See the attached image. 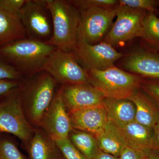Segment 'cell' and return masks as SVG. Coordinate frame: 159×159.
<instances>
[{"mask_svg": "<svg viewBox=\"0 0 159 159\" xmlns=\"http://www.w3.org/2000/svg\"><path fill=\"white\" fill-rule=\"evenodd\" d=\"M54 46L29 38L13 41L0 47V57L22 74L29 77L44 71Z\"/></svg>", "mask_w": 159, "mask_h": 159, "instance_id": "obj_1", "label": "cell"}, {"mask_svg": "<svg viewBox=\"0 0 159 159\" xmlns=\"http://www.w3.org/2000/svg\"><path fill=\"white\" fill-rule=\"evenodd\" d=\"M57 83L45 71L29 77L19 88L21 103L28 121L34 129L40 128L46 111L54 98Z\"/></svg>", "mask_w": 159, "mask_h": 159, "instance_id": "obj_2", "label": "cell"}, {"mask_svg": "<svg viewBox=\"0 0 159 159\" xmlns=\"http://www.w3.org/2000/svg\"><path fill=\"white\" fill-rule=\"evenodd\" d=\"M52 20V36L47 42L57 49L73 52L78 43L80 12L69 1L46 0Z\"/></svg>", "mask_w": 159, "mask_h": 159, "instance_id": "obj_3", "label": "cell"}, {"mask_svg": "<svg viewBox=\"0 0 159 159\" xmlns=\"http://www.w3.org/2000/svg\"><path fill=\"white\" fill-rule=\"evenodd\" d=\"M89 81L105 98L128 99L140 89L142 80L115 66L104 70H87Z\"/></svg>", "mask_w": 159, "mask_h": 159, "instance_id": "obj_4", "label": "cell"}, {"mask_svg": "<svg viewBox=\"0 0 159 159\" xmlns=\"http://www.w3.org/2000/svg\"><path fill=\"white\" fill-rule=\"evenodd\" d=\"M117 6L97 7L80 10L78 42L90 44L101 42L109 31L113 20L116 16Z\"/></svg>", "mask_w": 159, "mask_h": 159, "instance_id": "obj_5", "label": "cell"}, {"mask_svg": "<svg viewBox=\"0 0 159 159\" xmlns=\"http://www.w3.org/2000/svg\"><path fill=\"white\" fill-rule=\"evenodd\" d=\"M19 88L0 101V132L12 134L27 143L32 138L35 129L30 124L24 113Z\"/></svg>", "mask_w": 159, "mask_h": 159, "instance_id": "obj_6", "label": "cell"}, {"mask_svg": "<svg viewBox=\"0 0 159 159\" xmlns=\"http://www.w3.org/2000/svg\"><path fill=\"white\" fill-rule=\"evenodd\" d=\"M147 11L123 5L117 6L116 20L103 42L114 47L140 37Z\"/></svg>", "mask_w": 159, "mask_h": 159, "instance_id": "obj_7", "label": "cell"}, {"mask_svg": "<svg viewBox=\"0 0 159 159\" xmlns=\"http://www.w3.org/2000/svg\"><path fill=\"white\" fill-rule=\"evenodd\" d=\"M44 71L63 85L89 83L87 71L80 65L74 52L56 49L46 63Z\"/></svg>", "mask_w": 159, "mask_h": 159, "instance_id": "obj_8", "label": "cell"}, {"mask_svg": "<svg viewBox=\"0 0 159 159\" xmlns=\"http://www.w3.org/2000/svg\"><path fill=\"white\" fill-rule=\"evenodd\" d=\"M51 16L46 0H26L19 18L26 36L32 39L48 42L52 35Z\"/></svg>", "mask_w": 159, "mask_h": 159, "instance_id": "obj_9", "label": "cell"}, {"mask_svg": "<svg viewBox=\"0 0 159 159\" xmlns=\"http://www.w3.org/2000/svg\"><path fill=\"white\" fill-rule=\"evenodd\" d=\"M73 52L85 66V69L98 70H104L114 66L117 60L124 56L103 41L96 44L78 42Z\"/></svg>", "mask_w": 159, "mask_h": 159, "instance_id": "obj_10", "label": "cell"}, {"mask_svg": "<svg viewBox=\"0 0 159 159\" xmlns=\"http://www.w3.org/2000/svg\"><path fill=\"white\" fill-rule=\"evenodd\" d=\"M40 128L54 141L68 138L73 128L60 90L44 114Z\"/></svg>", "mask_w": 159, "mask_h": 159, "instance_id": "obj_11", "label": "cell"}, {"mask_svg": "<svg viewBox=\"0 0 159 159\" xmlns=\"http://www.w3.org/2000/svg\"><path fill=\"white\" fill-rule=\"evenodd\" d=\"M59 90L68 113L102 105L105 98L89 83L64 85Z\"/></svg>", "mask_w": 159, "mask_h": 159, "instance_id": "obj_12", "label": "cell"}, {"mask_svg": "<svg viewBox=\"0 0 159 159\" xmlns=\"http://www.w3.org/2000/svg\"><path fill=\"white\" fill-rule=\"evenodd\" d=\"M68 114L73 129L85 132L94 136L102 131L108 123L103 103L98 106L73 111Z\"/></svg>", "mask_w": 159, "mask_h": 159, "instance_id": "obj_13", "label": "cell"}, {"mask_svg": "<svg viewBox=\"0 0 159 159\" xmlns=\"http://www.w3.org/2000/svg\"><path fill=\"white\" fill-rule=\"evenodd\" d=\"M132 74L151 80H159V54L140 50L125 57L122 64Z\"/></svg>", "mask_w": 159, "mask_h": 159, "instance_id": "obj_14", "label": "cell"}, {"mask_svg": "<svg viewBox=\"0 0 159 159\" xmlns=\"http://www.w3.org/2000/svg\"><path fill=\"white\" fill-rule=\"evenodd\" d=\"M117 128L126 146L143 151L154 150L153 129L135 121Z\"/></svg>", "mask_w": 159, "mask_h": 159, "instance_id": "obj_15", "label": "cell"}, {"mask_svg": "<svg viewBox=\"0 0 159 159\" xmlns=\"http://www.w3.org/2000/svg\"><path fill=\"white\" fill-rule=\"evenodd\" d=\"M128 99L136 107L135 121L153 129L159 121V107L141 88L137 90Z\"/></svg>", "mask_w": 159, "mask_h": 159, "instance_id": "obj_16", "label": "cell"}, {"mask_svg": "<svg viewBox=\"0 0 159 159\" xmlns=\"http://www.w3.org/2000/svg\"><path fill=\"white\" fill-rule=\"evenodd\" d=\"M27 143L29 159H63L55 141L42 129H35Z\"/></svg>", "mask_w": 159, "mask_h": 159, "instance_id": "obj_17", "label": "cell"}, {"mask_svg": "<svg viewBox=\"0 0 159 159\" xmlns=\"http://www.w3.org/2000/svg\"><path fill=\"white\" fill-rule=\"evenodd\" d=\"M103 106L108 122L121 127L135 121L136 107L129 99L105 98Z\"/></svg>", "mask_w": 159, "mask_h": 159, "instance_id": "obj_18", "label": "cell"}, {"mask_svg": "<svg viewBox=\"0 0 159 159\" xmlns=\"http://www.w3.org/2000/svg\"><path fill=\"white\" fill-rule=\"evenodd\" d=\"M94 137L100 150L117 157L125 145L119 129L109 122L103 130Z\"/></svg>", "mask_w": 159, "mask_h": 159, "instance_id": "obj_19", "label": "cell"}, {"mask_svg": "<svg viewBox=\"0 0 159 159\" xmlns=\"http://www.w3.org/2000/svg\"><path fill=\"white\" fill-rule=\"evenodd\" d=\"M26 37L25 31L19 18L0 9V47Z\"/></svg>", "mask_w": 159, "mask_h": 159, "instance_id": "obj_20", "label": "cell"}, {"mask_svg": "<svg viewBox=\"0 0 159 159\" xmlns=\"http://www.w3.org/2000/svg\"><path fill=\"white\" fill-rule=\"evenodd\" d=\"M68 138L87 159H94L100 150L97 139L90 134L73 129Z\"/></svg>", "mask_w": 159, "mask_h": 159, "instance_id": "obj_21", "label": "cell"}, {"mask_svg": "<svg viewBox=\"0 0 159 159\" xmlns=\"http://www.w3.org/2000/svg\"><path fill=\"white\" fill-rule=\"evenodd\" d=\"M140 38L151 47L159 51V19L153 12H147Z\"/></svg>", "mask_w": 159, "mask_h": 159, "instance_id": "obj_22", "label": "cell"}, {"mask_svg": "<svg viewBox=\"0 0 159 159\" xmlns=\"http://www.w3.org/2000/svg\"><path fill=\"white\" fill-rule=\"evenodd\" d=\"M55 141L64 159H87L72 143L69 138Z\"/></svg>", "mask_w": 159, "mask_h": 159, "instance_id": "obj_23", "label": "cell"}, {"mask_svg": "<svg viewBox=\"0 0 159 159\" xmlns=\"http://www.w3.org/2000/svg\"><path fill=\"white\" fill-rule=\"evenodd\" d=\"M69 1L79 11L97 7H115L119 5V1L116 0H73Z\"/></svg>", "mask_w": 159, "mask_h": 159, "instance_id": "obj_24", "label": "cell"}, {"mask_svg": "<svg viewBox=\"0 0 159 159\" xmlns=\"http://www.w3.org/2000/svg\"><path fill=\"white\" fill-rule=\"evenodd\" d=\"M0 159H27L13 142L8 139L0 140Z\"/></svg>", "mask_w": 159, "mask_h": 159, "instance_id": "obj_25", "label": "cell"}, {"mask_svg": "<svg viewBox=\"0 0 159 159\" xmlns=\"http://www.w3.org/2000/svg\"><path fill=\"white\" fill-rule=\"evenodd\" d=\"M119 4L134 8L144 10L155 13L159 5V1L156 0H119Z\"/></svg>", "mask_w": 159, "mask_h": 159, "instance_id": "obj_26", "label": "cell"}, {"mask_svg": "<svg viewBox=\"0 0 159 159\" xmlns=\"http://www.w3.org/2000/svg\"><path fill=\"white\" fill-rule=\"evenodd\" d=\"M22 77L13 66L0 57V80H20Z\"/></svg>", "mask_w": 159, "mask_h": 159, "instance_id": "obj_27", "label": "cell"}, {"mask_svg": "<svg viewBox=\"0 0 159 159\" xmlns=\"http://www.w3.org/2000/svg\"><path fill=\"white\" fill-rule=\"evenodd\" d=\"M140 88L159 107V80H142Z\"/></svg>", "mask_w": 159, "mask_h": 159, "instance_id": "obj_28", "label": "cell"}, {"mask_svg": "<svg viewBox=\"0 0 159 159\" xmlns=\"http://www.w3.org/2000/svg\"><path fill=\"white\" fill-rule=\"evenodd\" d=\"M26 2V0H0V9L19 17L20 11Z\"/></svg>", "mask_w": 159, "mask_h": 159, "instance_id": "obj_29", "label": "cell"}, {"mask_svg": "<svg viewBox=\"0 0 159 159\" xmlns=\"http://www.w3.org/2000/svg\"><path fill=\"white\" fill-rule=\"evenodd\" d=\"M21 84L20 80H0V98L9 96L19 88Z\"/></svg>", "mask_w": 159, "mask_h": 159, "instance_id": "obj_30", "label": "cell"}, {"mask_svg": "<svg viewBox=\"0 0 159 159\" xmlns=\"http://www.w3.org/2000/svg\"><path fill=\"white\" fill-rule=\"evenodd\" d=\"M148 151L138 150L125 145L122 148L119 159H145Z\"/></svg>", "mask_w": 159, "mask_h": 159, "instance_id": "obj_31", "label": "cell"}, {"mask_svg": "<svg viewBox=\"0 0 159 159\" xmlns=\"http://www.w3.org/2000/svg\"><path fill=\"white\" fill-rule=\"evenodd\" d=\"M153 149L159 152V121L153 128Z\"/></svg>", "mask_w": 159, "mask_h": 159, "instance_id": "obj_32", "label": "cell"}, {"mask_svg": "<svg viewBox=\"0 0 159 159\" xmlns=\"http://www.w3.org/2000/svg\"><path fill=\"white\" fill-rule=\"evenodd\" d=\"M94 159H119V157L105 153L99 150Z\"/></svg>", "mask_w": 159, "mask_h": 159, "instance_id": "obj_33", "label": "cell"}, {"mask_svg": "<svg viewBox=\"0 0 159 159\" xmlns=\"http://www.w3.org/2000/svg\"><path fill=\"white\" fill-rule=\"evenodd\" d=\"M145 159H159V152L156 150L148 151Z\"/></svg>", "mask_w": 159, "mask_h": 159, "instance_id": "obj_34", "label": "cell"}, {"mask_svg": "<svg viewBox=\"0 0 159 159\" xmlns=\"http://www.w3.org/2000/svg\"><path fill=\"white\" fill-rule=\"evenodd\" d=\"M63 159H64L63 158Z\"/></svg>", "mask_w": 159, "mask_h": 159, "instance_id": "obj_35", "label": "cell"}]
</instances>
